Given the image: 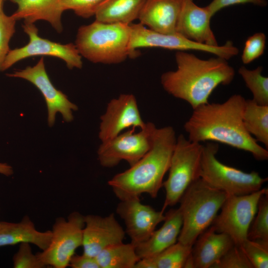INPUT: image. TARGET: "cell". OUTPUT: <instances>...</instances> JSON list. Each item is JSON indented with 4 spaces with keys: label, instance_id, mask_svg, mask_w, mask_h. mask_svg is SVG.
Returning <instances> with one entry per match:
<instances>
[{
    "label": "cell",
    "instance_id": "obj_1",
    "mask_svg": "<svg viewBox=\"0 0 268 268\" xmlns=\"http://www.w3.org/2000/svg\"><path fill=\"white\" fill-rule=\"evenodd\" d=\"M246 99L234 94L222 103H212L193 109L184 128L192 141L217 142L250 153L258 160L268 158V151L246 130L243 113Z\"/></svg>",
    "mask_w": 268,
    "mask_h": 268
},
{
    "label": "cell",
    "instance_id": "obj_2",
    "mask_svg": "<svg viewBox=\"0 0 268 268\" xmlns=\"http://www.w3.org/2000/svg\"><path fill=\"white\" fill-rule=\"evenodd\" d=\"M175 61L177 69L161 75V85L168 93L188 102L193 109L207 103L213 91L220 84H229L235 74L227 60L217 56L203 60L178 51Z\"/></svg>",
    "mask_w": 268,
    "mask_h": 268
},
{
    "label": "cell",
    "instance_id": "obj_3",
    "mask_svg": "<svg viewBox=\"0 0 268 268\" xmlns=\"http://www.w3.org/2000/svg\"><path fill=\"white\" fill-rule=\"evenodd\" d=\"M176 140L171 126L156 128L147 153L129 169L108 182L116 196L120 201L139 198L143 194L156 198L168 171Z\"/></svg>",
    "mask_w": 268,
    "mask_h": 268
},
{
    "label": "cell",
    "instance_id": "obj_4",
    "mask_svg": "<svg viewBox=\"0 0 268 268\" xmlns=\"http://www.w3.org/2000/svg\"><path fill=\"white\" fill-rule=\"evenodd\" d=\"M130 24L95 20L77 30L75 46L81 55L94 63L117 64L137 57L130 48Z\"/></svg>",
    "mask_w": 268,
    "mask_h": 268
},
{
    "label": "cell",
    "instance_id": "obj_5",
    "mask_svg": "<svg viewBox=\"0 0 268 268\" xmlns=\"http://www.w3.org/2000/svg\"><path fill=\"white\" fill-rule=\"evenodd\" d=\"M227 196L201 178L193 182L179 201L182 225L178 241L193 246L198 237L211 225Z\"/></svg>",
    "mask_w": 268,
    "mask_h": 268
},
{
    "label": "cell",
    "instance_id": "obj_6",
    "mask_svg": "<svg viewBox=\"0 0 268 268\" xmlns=\"http://www.w3.org/2000/svg\"><path fill=\"white\" fill-rule=\"evenodd\" d=\"M218 149V144L214 142L203 145L200 171L201 179L228 195H245L262 189L268 178L262 177L256 171L247 173L221 163L216 157Z\"/></svg>",
    "mask_w": 268,
    "mask_h": 268
},
{
    "label": "cell",
    "instance_id": "obj_7",
    "mask_svg": "<svg viewBox=\"0 0 268 268\" xmlns=\"http://www.w3.org/2000/svg\"><path fill=\"white\" fill-rule=\"evenodd\" d=\"M203 149L201 143L186 138L183 134L177 137L167 179L163 183L165 198L162 211L178 203L188 187L200 178Z\"/></svg>",
    "mask_w": 268,
    "mask_h": 268
},
{
    "label": "cell",
    "instance_id": "obj_8",
    "mask_svg": "<svg viewBox=\"0 0 268 268\" xmlns=\"http://www.w3.org/2000/svg\"><path fill=\"white\" fill-rule=\"evenodd\" d=\"M268 192V188H264L247 195H228L211 225L216 232L227 234L239 246L247 239L260 198Z\"/></svg>",
    "mask_w": 268,
    "mask_h": 268
},
{
    "label": "cell",
    "instance_id": "obj_9",
    "mask_svg": "<svg viewBox=\"0 0 268 268\" xmlns=\"http://www.w3.org/2000/svg\"><path fill=\"white\" fill-rule=\"evenodd\" d=\"M130 48L138 56L137 49L160 48L170 50L199 51L214 55L228 60L237 55L238 49L231 41L216 47L200 44L188 40L178 34H164L152 30L140 23H131Z\"/></svg>",
    "mask_w": 268,
    "mask_h": 268
},
{
    "label": "cell",
    "instance_id": "obj_10",
    "mask_svg": "<svg viewBox=\"0 0 268 268\" xmlns=\"http://www.w3.org/2000/svg\"><path fill=\"white\" fill-rule=\"evenodd\" d=\"M84 216L78 212L71 213L66 219L58 217L53 226L52 236L48 247L37 255L46 266L66 268L75 250L82 244Z\"/></svg>",
    "mask_w": 268,
    "mask_h": 268
},
{
    "label": "cell",
    "instance_id": "obj_11",
    "mask_svg": "<svg viewBox=\"0 0 268 268\" xmlns=\"http://www.w3.org/2000/svg\"><path fill=\"white\" fill-rule=\"evenodd\" d=\"M156 129L152 122H147L144 128L136 133L132 128L115 137L101 142L97 150L100 165L111 168L122 160L130 166L140 159L150 149L153 133Z\"/></svg>",
    "mask_w": 268,
    "mask_h": 268
},
{
    "label": "cell",
    "instance_id": "obj_12",
    "mask_svg": "<svg viewBox=\"0 0 268 268\" xmlns=\"http://www.w3.org/2000/svg\"><path fill=\"white\" fill-rule=\"evenodd\" d=\"M22 28L29 37V42L21 48L10 50L0 67V71L6 70L20 60L36 56L59 58L70 69L82 68V57L75 44H63L43 38L39 36L38 30L32 23L24 22Z\"/></svg>",
    "mask_w": 268,
    "mask_h": 268
},
{
    "label": "cell",
    "instance_id": "obj_13",
    "mask_svg": "<svg viewBox=\"0 0 268 268\" xmlns=\"http://www.w3.org/2000/svg\"><path fill=\"white\" fill-rule=\"evenodd\" d=\"M6 75L26 80L39 90L46 104L47 122L49 127H52L55 125L57 113L62 115L66 122L70 123L73 121V112L78 110V107L53 84L47 73L43 58L34 66H28L24 69L7 73Z\"/></svg>",
    "mask_w": 268,
    "mask_h": 268
},
{
    "label": "cell",
    "instance_id": "obj_14",
    "mask_svg": "<svg viewBox=\"0 0 268 268\" xmlns=\"http://www.w3.org/2000/svg\"><path fill=\"white\" fill-rule=\"evenodd\" d=\"M98 136L101 142L118 135L125 129L145 128L135 96L122 94L107 104L105 112L100 117Z\"/></svg>",
    "mask_w": 268,
    "mask_h": 268
},
{
    "label": "cell",
    "instance_id": "obj_15",
    "mask_svg": "<svg viewBox=\"0 0 268 268\" xmlns=\"http://www.w3.org/2000/svg\"><path fill=\"white\" fill-rule=\"evenodd\" d=\"M116 212L124 220L126 232L135 247L146 240L165 219L163 211L142 204L137 198L121 201Z\"/></svg>",
    "mask_w": 268,
    "mask_h": 268
},
{
    "label": "cell",
    "instance_id": "obj_16",
    "mask_svg": "<svg viewBox=\"0 0 268 268\" xmlns=\"http://www.w3.org/2000/svg\"><path fill=\"white\" fill-rule=\"evenodd\" d=\"M82 234L83 254L95 257L102 250L112 245L123 242L125 231L114 213L102 217L84 216Z\"/></svg>",
    "mask_w": 268,
    "mask_h": 268
},
{
    "label": "cell",
    "instance_id": "obj_17",
    "mask_svg": "<svg viewBox=\"0 0 268 268\" xmlns=\"http://www.w3.org/2000/svg\"><path fill=\"white\" fill-rule=\"evenodd\" d=\"M211 15L207 6L201 7L193 0H185L177 26L176 33L196 43L208 46H219L210 27Z\"/></svg>",
    "mask_w": 268,
    "mask_h": 268
},
{
    "label": "cell",
    "instance_id": "obj_18",
    "mask_svg": "<svg viewBox=\"0 0 268 268\" xmlns=\"http://www.w3.org/2000/svg\"><path fill=\"white\" fill-rule=\"evenodd\" d=\"M185 0H145L138 19L155 31L175 34Z\"/></svg>",
    "mask_w": 268,
    "mask_h": 268
},
{
    "label": "cell",
    "instance_id": "obj_19",
    "mask_svg": "<svg viewBox=\"0 0 268 268\" xmlns=\"http://www.w3.org/2000/svg\"><path fill=\"white\" fill-rule=\"evenodd\" d=\"M234 245L229 235L216 232L211 225L198 237L192 246L194 268H211Z\"/></svg>",
    "mask_w": 268,
    "mask_h": 268
},
{
    "label": "cell",
    "instance_id": "obj_20",
    "mask_svg": "<svg viewBox=\"0 0 268 268\" xmlns=\"http://www.w3.org/2000/svg\"><path fill=\"white\" fill-rule=\"evenodd\" d=\"M163 222L159 229L154 230L146 240L135 247L140 259L154 256L177 242L182 225L179 208L170 209L165 214Z\"/></svg>",
    "mask_w": 268,
    "mask_h": 268
},
{
    "label": "cell",
    "instance_id": "obj_21",
    "mask_svg": "<svg viewBox=\"0 0 268 268\" xmlns=\"http://www.w3.org/2000/svg\"><path fill=\"white\" fill-rule=\"evenodd\" d=\"M52 236L51 230H37L27 215L18 222L0 221V247L28 243L43 251L49 245Z\"/></svg>",
    "mask_w": 268,
    "mask_h": 268
},
{
    "label": "cell",
    "instance_id": "obj_22",
    "mask_svg": "<svg viewBox=\"0 0 268 268\" xmlns=\"http://www.w3.org/2000/svg\"><path fill=\"white\" fill-rule=\"evenodd\" d=\"M17 8L11 16L16 20L34 23L37 20L48 22L58 32L63 31L62 15L64 11L60 0H9Z\"/></svg>",
    "mask_w": 268,
    "mask_h": 268
},
{
    "label": "cell",
    "instance_id": "obj_23",
    "mask_svg": "<svg viewBox=\"0 0 268 268\" xmlns=\"http://www.w3.org/2000/svg\"><path fill=\"white\" fill-rule=\"evenodd\" d=\"M145 0H104L97 8L95 20L130 24L138 19Z\"/></svg>",
    "mask_w": 268,
    "mask_h": 268
},
{
    "label": "cell",
    "instance_id": "obj_24",
    "mask_svg": "<svg viewBox=\"0 0 268 268\" xmlns=\"http://www.w3.org/2000/svg\"><path fill=\"white\" fill-rule=\"evenodd\" d=\"M192 249V246L177 241L154 256L140 259L134 268H184Z\"/></svg>",
    "mask_w": 268,
    "mask_h": 268
},
{
    "label": "cell",
    "instance_id": "obj_25",
    "mask_svg": "<svg viewBox=\"0 0 268 268\" xmlns=\"http://www.w3.org/2000/svg\"><path fill=\"white\" fill-rule=\"evenodd\" d=\"M243 121L247 131L268 149V106L246 99Z\"/></svg>",
    "mask_w": 268,
    "mask_h": 268
},
{
    "label": "cell",
    "instance_id": "obj_26",
    "mask_svg": "<svg viewBox=\"0 0 268 268\" xmlns=\"http://www.w3.org/2000/svg\"><path fill=\"white\" fill-rule=\"evenodd\" d=\"M95 258L100 268H134L140 260L135 247L123 242L105 248Z\"/></svg>",
    "mask_w": 268,
    "mask_h": 268
},
{
    "label": "cell",
    "instance_id": "obj_27",
    "mask_svg": "<svg viewBox=\"0 0 268 268\" xmlns=\"http://www.w3.org/2000/svg\"><path fill=\"white\" fill-rule=\"evenodd\" d=\"M262 66L254 69L241 66L238 72L251 91L252 100L259 105L268 106V78L262 75Z\"/></svg>",
    "mask_w": 268,
    "mask_h": 268
},
{
    "label": "cell",
    "instance_id": "obj_28",
    "mask_svg": "<svg viewBox=\"0 0 268 268\" xmlns=\"http://www.w3.org/2000/svg\"><path fill=\"white\" fill-rule=\"evenodd\" d=\"M255 215L249 227L247 239L268 242V192L260 198Z\"/></svg>",
    "mask_w": 268,
    "mask_h": 268
},
{
    "label": "cell",
    "instance_id": "obj_29",
    "mask_svg": "<svg viewBox=\"0 0 268 268\" xmlns=\"http://www.w3.org/2000/svg\"><path fill=\"white\" fill-rule=\"evenodd\" d=\"M239 246L253 268H268V242L247 239Z\"/></svg>",
    "mask_w": 268,
    "mask_h": 268
},
{
    "label": "cell",
    "instance_id": "obj_30",
    "mask_svg": "<svg viewBox=\"0 0 268 268\" xmlns=\"http://www.w3.org/2000/svg\"><path fill=\"white\" fill-rule=\"evenodd\" d=\"M211 268H253L239 246L232 247Z\"/></svg>",
    "mask_w": 268,
    "mask_h": 268
},
{
    "label": "cell",
    "instance_id": "obj_31",
    "mask_svg": "<svg viewBox=\"0 0 268 268\" xmlns=\"http://www.w3.org/2000/svg\"><path fill=\"white\" fill-rule=\"evenodd\" d=\"M266 36L262 32L255 33L246 40L241 55L242 62L248 64L259 58L264 53Z\"/></svg>",
    "mask_w": 268,
    "mask_h": 268
},
{
    "label": "cell",
    "instance_id": "obj_32",
    "mask_svg": "<svg viewBox=\"0 0 268 268\" xmlns=\"http://www.w3.org/2000/svg\"><path fill=\"white\" fill-rule=\"evenodd\" d=\"M15 20L11 15H6L2 10L0 13V67L10 49V40L15 31Z\"/></svg>",
    "mask_w": 268,
    "mask_h": 268
},
{
    "label": "cell",
    "instance_id": "obj_33",
    "mask_svg": "<svg viewBox=\"0 0 268 268\" xmlns=\"http://www.w3.org/2000/svg\"><path fill=\"white\" fill-rule=\"evenodd\" d=\"M14 268H44L47 267L39 259L37 254H34L29 243L20 244L17 251L12 258Z\"/></svg>",
    "mask_w": 268,
    "mask_h": 268
},
{
    "label": "cell",
    "instance_id": "obj_34",
    "mask_svg": "<svg viewBox=\"0 0 268 268\" xmlns=\"http://www.w3.org/2000/svg\"><path fill=\"white\" fill-rule=\"evenodd\" d=\"M64 11L71 10L78 16L88 18L95 13L104 0H60Z\"/></svg>",
    "mask_w": 268,
    "mask_h": 268
},
{
    "label": "cell",
    "instance_id": "obj_35",
    "mask_svg": "<svg viewBox=\"0 0 268 268\" xmlns=\"http://www.w3.org/2000/svg\"><path fill=\"white\" fill-rule=\"evenodd\" d=\"M244 3H252L257 6L264 7L267 5L266 0H212L207 5L211 15L213 16L221 9L229 6Z\"/></svg>",
    "mask_w": 268,
    "mask_h": 268
},
{
    "label": "cell",
    "instance_id": "obj_36",
    "mask_svg": "<svg viewBox=\"0 0 268 268\" xmlns=\"http://www.w3.org/2000/svg\"><path fill=\"white\" fill-rule=\"evenodd\" d=\"M72 268H100L95 258L83 253L81 255L74 254L69 263Z\"/></svg>",
    "mask_w": 268,
    "mask_h": 268
},
{
    "label": "cell",
    "instance_id": "obj_37",
    "mask_svg": "<svg viewBox=\"0 0 268 268\" xmlns=\"http://www.w3.org/2000/svg\"><path fill=\"white\" fill-rule=\"evenodd\" d=\"M0 174L6 176H10L13 174V168L6 163L0 162Z\"/></svg>",
    "mask_w": 268,
    "mask_h": 268
},
{
    "label": "cell",
    "instance_id": "obj_38",
    "mask_svg": "<svg viewBox=\"0 0 268 268\" xmlns=\"http://www.w3.org/2000/svg\"><path fill=\"white\" fill-rule=\"evenodd\" d=\"M4 0H0V13L3 10H2V4Z\"/></svg>",
    "mask_w": 268,
    "mask_h": 268
}]
</instances>
